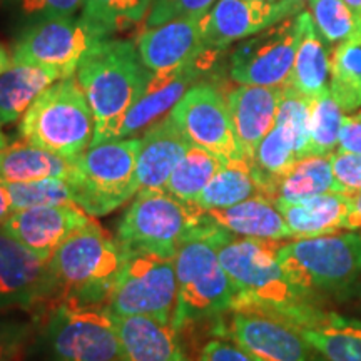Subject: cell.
I'll return each mask as SVG.
<instances>
[{"instance_id":"6da1fadb","label":"cell","mask_w":361,"mask_h":361,"mask_svg":"<svg viewBox=\"0 0 361 361\" xmlns=\"http://www.w3.org/2000/svg\"><path fill=\"white\" fill-rule=\"evenodd\" d=\"M75 74L96 121L90 146L112 141L126 112L141 99L152 78L137 45L112 39L96 45L82 59Z\"/></svg>"},{"instance_id":"d590c367","label":"cell","mask_w":361,"mask_h":361,"mask_svg":"<svg viewBox=\"0 0 361 361\" xmlns=\"http://www.w3.org/2000/svg\"><path fill=\"white\" fill-rule=\"evenodd\" d=\"M151 4L152 0H84L82 16L111 35L139 24Z\"/></svg>"},{"instance_id":"f907efd6","label":"cell","mask_w":361,"mask_h":361,"mask_svg":"<svg viewBox=\"0 0 361 361\" xmlns=\"http://www.w3.org/2000/svg\"><path fill=\"white\" fill-rule=\"evenodd\" d=\"M358 310H360V314H361V300H360V306H358Z\"/></svg>"},{"instance_id":"7a4b0ae2","label":"cell","mask_w":361,"mask_h":361,"mask_svg":"<svg viewBox=\"0 0 361 361\" xmlns=\"http://www.w3.org/2000/svg\"><path fill=\"white\" fill-rule=\"evenodd\" d=\"M228 234L231 233L209 219V224L188 239L176 255L178 303L171 326L179 335L188 326L233 310L236 288L219 259V243Z\"/></svg>"},{"instance_id":"7bdbcfd3","label":"cell","mask_w":361,"mask_h":361,"mask_svg":"<svg viewBox=\"0 0 361 361\" xmlns=\"http://www.w3.org/2000/svg\"><path fill=\"white\" fill-rule=\"evenodd\" d=\"M343 229H346V231H361V191L353 196V204H351V211Z\"/></svg>"},{"instance_id":"ffe728a7","label":"cell","mask_w":361,"mask_h":361,"mask_svg":"<svg viewBox=\"0 0 361 361\" xmlns=\"http://www.w3.org/2000/svg\"><path fill=\"white\" fill-rule=\"evenodd\" d=\"M139 56L151 72H168L192 64L213 49L204 44L201 19H174L147 27L135 40Z\"/></svg>"},{"instance_id":"8fae6325","label":"cell","mask_w":361,"mask_h":361,"mask_svg":"<svg viewBox=\"0 0 361 361\" xmlns=\"http://www.w3.org/2000/svg\"><path fill=\"white\" fill-rule=\"evenodd\" d=\"M111 35L84 16L35 22L13 47L12 61L56 71L62 79L78 72L82 59Z\"/></svg>"},{"instance_id":"60d3db41","label":"cell","mask_w":361,"mask_h":361,"mask_svg":"<svg viewBox=\"0 0 361 361\" xmlns=\"http://www.w3.org/2000/svg\"><path fill=\"white\" fill-rule=\"evenodd\" d=\"M196 361H259L231 338L216 335L202 343Z\"/></svg>"},{"instance_id":"3957f363","label":"cell","mask_w":361,"mask_h":361,"mask_svg":"<svg viewBox=\"0 0 361 361\" xmlns=\"http://www.w3.org/2000/svg\"><path fill=\"white\" fill-rule=\"evenodd\" d=\"M128 255L117 236H112L94 218L57 247L49 259L57 286V305L106 306L117 274Z\"/></svg>"},{"instance_id":"603a6c76","label":"cell","mask_w":361,"mask_h":361,"mask_svg":"<svg viewBox=\"0 0 361 361\" xmlns=\"http://www.w3.org/2000/svg\"><path fill=\"white\" fill-rule=\"evenodd\" d=\"M283 87L238 85L229 90L228 107L239 147L247 161H252L256 149L276 123Z\"/></svg>"},{"instance_id":"5bb4252c","label":"cell","mask_w":361,"mask_h":361,"mask_svg":"<svg viewBox=\"0 0 361 361\" xmlns=\"http://www.w3.org/2000/svg\"><path fill=\"white\" fill-rule=\"evenodd\" d=\"M214 335L231 338L259 361H324L295 326L258 310H231Z\"/></svg>"},{"instance_id":"4316f807","label":"cell","mask_w":361,"mask_h":361,"mask_svg":"<svg viewBox=\"0 0 361 361\" xmlns=\"http://www.w3.org/2000/svg\"><path fill=\"white\" fill-rule=\"evenodd\" d=\"M61 79L56 71L12 61L0 75V123L19 121L35 99Z\"/></svg>"},{"instance_id":"277c9868","label":"cell","mask_w":361,"mask_h":361,"mask_svg":"<svg viewBox=\"0 0 361 361\" xmlns=\"http://www.w3.org/2000/svg\"><path fill=\"white\" fill-rule=\"evenodd\" d=\"M279 241L234 238L219 243V259L236 288L233 310H258L281 318L311 300L293 286L278 259Z\"/></svg>"},{"instance_id":"83f0119b","label":"cell","mask_w":361,"mask_h":361,"mask_svg":"<svg viewBox=\"0 0 361 361\" xmlns=\"http://www.w3.org/2000/svg\"><path fill=\"white\" fill-rule=\"evenodd\" d=\"M329 75H331L329 45L316 30L311 13L303 11V30H301L295 66L288 85L314 99L329 90Z\"/></svg>"},{"instance_id":"bcb514c9","label":"cell","mask_w":361,"mask_h":361,"mask_svg":"<svg viewBox=\"0 0 361 361\" xmlns=\"http://www.w3.org/2000/svg\"><path fill=\"white\" fill-rule=\"evenodd\" d=\"M11 64H12V57L8 56L7 49L0 44V75H2V72L6 71Z\"/></svg>"},{"instance_id":"7402d4cb","label":"cell","mask_w":361,"mask_h":361,"mask_svg":"<svg viewBox=\"0 0 361 361\" xmlns=\"http://www.w3.org/2000/svg\"><path fill=\"white\" fill-rule=\"evenodd\" d=\"M123 361H192L178 331L142 314H112Z\"/></svg>"},{"instance_id":"1f68e13d","label":"cell","mask_w":361,"mask_h":361,"mask_svg":"<svg viewBox=\"0 0 361 361\" xmlns=\"http://www.w3.org/2000/svg\"><path fill=\"white\" fill-rule=\"evenodd\" d=\"M223 164L209 151L192 146L171 174L164 191L183 202H194Z\"/></svg>"},{"instance_id":"cb8c5ba5","label":"cell","mask_w":361,"mask_h":361,"mask_svg":"<svg viewBox=\"0 0 361 361\" xmlns=\"http://www.w3.org/2000/svg\"><path fill=\"white\" fill-rule=\"evenodd\" d=\"M206 216L216 226L234 236L271 239V241L293 239L276 201L261 194L231 207L207 211Z\"/></svg>"},{"instance_id":"681fc988","label":"cell","mask_w":361,"mask_h":361,"mask_svg":"<svg viewBox=\"0 0 361 361\" xmlns=\"http://www.w3.org/2000/svg\"><path fill=\"white\" fill-rule=\"evenodd\" d=\"M264 2H278V0H264Z\"/></svg>"},{"instance_id":"f35d334b","label":"cell","mask_w":361,"mask_h":361,"mask_svg":"<svg viewBox=\"0 0 361 361\" xmlns=\"http://www.w3.org/2000/svg\"><path fill=\"white\" fill-rule=\"evenodd\" d=\"M13 2L25 17L35 22L72 17L84 6V0H13Z\"/></svg>"},{"instance_id":"e0dca14e","label":"cell","mask_w":361,"mask_h":361,"mask_svg":"<svg viewBox=\"0 0 361 361\" xmlns=\"http://www.w3.org/2000/svg\"><path fill=\"white\" fill-rule=\"evenodd\" d=\"M92 219L78 204L37 206L13 211L0 228L40 259L49 261L72 233Z\"/></svg>"},{"instance_id":"ee69618b","label":"cell","mask_w":361,"mask_h":361,"mask_svg":"<svg viewBox=\"0 0 361 361\" xmlns=\"http://www.w3.org/2000/svg\"><path fill=\"white\" fill-rule=\"evenodd\" d=\"M12 214V201L7 184L0 179V224Z\"/></svg>"},{"instance_id":"d6a6232c","label":"cell","mask_w":361,"mask_h":361,"mask_svg":"<svg viewBox=\"0 0 361 361\" xmlns=\"http://www.w3.org/2000/svg\"><path fill=\"white\" fill-rule=\"evenodd\" d=\"M343 117H345V111L341 109L329 90L313 99L305 157L335 154L340 146Z\"/></svg>"},{"instance_id":"52a82bcc","label":"cell","mask_w":361,"mask_h":361,"mask_svg":"<svg viewBox=\"0 0 361 361\" xmlns=\"http://www.w3.org/2000/svg\"><path fill=\"white\" fill-rule=\"evenodd\" d=\"M209 224L192 202L176 200L166 191H141L124 214L117 239L126 255L151 252L176 256L179 247Z\"/></svg>"},{"instance_id":"484cf974","label":"cell","mask_w":361,"mask_h":361,"mask_svg":"<svg viewBox=\"0 0 361 361\" xmlns=\"http://www.w3.org/2000/svg\"><path fill=\"white\" fill-rule=\"evenodd\" d=\"M52 178L78 180L79 169L75 157L69 159L59 156L22 139L0 149V179L6 184Z\"/></svg>"},{"instance_id":"f6af8a7d","label":"cell","mask_w":361,"mask_h":361,"mask_svg":"<svg viewBox=\"0 0 361 361\" xmlns=\"http://www.w3.org/2000/svg\"><path fill=\"white\" fill-rule=\"evenodd\" d=\"M284 4L290 8L291 16H298V13L305 11V6L310 4V0H284Z\"/></svg>"},{"instance_id":"c3c4849f","label":"cell","mask_w":361,"mask_h":361,"mask_svg":"<svg viewBox=\"0 0 361 361\" xmlns=\"http://www.w3.org/2000/svg\"><path fill=\"white\" fill-rule=\"evenodd\" d=\"M2 123H0V149H4L7 146V137H6V134H4V130H2Z\"/></svg>"},{"instance_id":"9c48e42d","label":"cell","mask_w":361,"mask_h":361,"mask_svg":"<svg viewBox=\"0 0 361 361\" xmlns=\"http://www.w3.org/2000/svg\"><path fill=\"white\" fill-rule=\"evenodd\" d=\"M42 340L49 361H123L106 306L64 301L47 311Z\"/></svg>"},{"instance_id":"b9f144b4","label":"cell","mask_w":361,"mask_h":361,"mask_svg":"<svg viewBox=\"0 0 361 361\" xmlns=\"http://www.w3.org/2000/svg\"><path fill=\"white\" fill-rule=\"evenodd\" d=\"M338 149L361 156V109L343 117Z\"/></svg>"},{"instance_id":"44dd1931","label":"cell","mask_w":361,"mask_h":361,"mask_svg":"<svg viewBox=\"0 0 361 361\" xmlns=\"http://www.w3.org/2000/svg\"><path fill=\"white\" fill-rule=\"evenodd\" d=\"M191 147L192 142L176 124L171 112L149 126L137 154V192L164 191L171 174Z\"/></svg>"},{"instance_id":"7c38bea8","label":"cell","mask_w":361,"mask_h":361,"mask_svg":"<svg viewBox=\"0 0 361 361\" xmlns=\"http://www.w3.org/2000/svg\"><path fill=\"white\" fill-rule=\"evenodd\" d=\"M301 30L303 12L239 40L229 61L231 79L238 84L264 87L290 84Z\"/></svg>"},{"instance_id":"ab89813d","label":"cell","mask_w":361,"mask_h":361,"mask_svg":"<svg viewBox=\"0 0 361 361\" xmlns=\"http://www.w3.org/2000/svg\"><path fill=\"white\" fill-rule=\"evenodd\" d=\"M32 335V324L19 319H0V361H13Z\"/></svg>"},{"instance_id":"d4e9b609","label":"cell","mask_w":361,"mask_h":361,"mask_svg":"<svg viewBox=\"0 0 361 361\" xmlns=\"http://www.w3.org/2000/svg\"><path fill=\"white\" fill-rule=\"evenodd\" d=\"M293 239L314 238L343 229L348 218L353 196L324 192L298 202L276 201Z\"/></svg>"},{"instance_id":"9a60e30c","label":"cell","mask_w":361,"mask_h":361,"mask_svg":"<svg viewBox=\"0 0 361 361\" xmlns=\"http://www.w3.org/2000/svg\"><path fill=\"white\" fill-rule=\"evenodd\" d=\"M57 305V286L49 261L0 228V310L51 311Z\"/></svg>"},{"instance_id":"4fadbf2b","label":"cell","mask_w":361,"mask_h":361,"mask_svg":"<svg viewBox=\"0 0 361 361\" xmlns=\"http://www.w3.org/2000/svg\"><path fill=\"white\" fill-rule=\"evenodd\" d=\"M171 116L192 146L206 149L223 162L246 159L238 144L228 101L214 85H191Z\"/></svg>"},{"instance_id":"f546056e","label":"cell","mask_w":361,"mask_h":361,"mask_svg":"<svg viewBox=\"0 0 361 361\" xmlns=\"http://www.w3.org/2000/svg\"><path fill=\"white\" fill-rule=\"evenodd\" d=\"M331 156H306L298 159L279 179L274 201L298 202L324 192H336Z\"/></svg>"},{"instance_id":"5b68a950","label":"cell","mask_w":361,"mask_h":361,"mask_svg":"<svg viewBox=\"0 0 361 361\" xmlns=\"http://www.w3.org/2000/svg\"><path fill=\"white\" fill-rule=\"evenodd\" d=\"M278 259L306 300L346 291L361 276V233L336 231L279 243Z\"/></svg>"},{"instance_id":"f1b7e54d","label":"cell","mask_w":361,"mask_h":361,"mask_svg":"<svg viewBox=\"0 0 361 361\" xmlns=\"http://www.w3.org/2000/svg\"><path fill=\"white\" fill-rule=\"evenodd\" d=\"M259 194L263 196L251 161L238 159L224 162L192 204L207 213L239 204Z\"/></svg>"},{"instance_id":"2e32d148","label":"cell","mask_w":361,"mask_h":361,"mask_svg":"<svg viewBox=\"0 0 361 361\" xmlns=\"http://www.w3.org/2000/svg\"><path fill=\"white\" fill-rule=\"evenodd\" d=\"M293 17L284 0H218L201 19L204 44L213 51H224L239 40Z\"/></svg>"},{"instance_id":"d6986e66","label":"cell","mask_w":361,"mask_h":361,"mask_svg":"<svg viewBox=\"0 0 361 361\" xmlns=\"http://www.w3.org/2000/svg\"><path fill=\"white\" fill-rule=\"evenodd\" d=\"M216 52L219 51H209L201 59H197L196 62L179 67V69L152 72V78L149 80L146 90H144L141 99L126 112L123 121L117 126L112 141L130 137V135L137 134L139 130L147 129L161 117L169 114V111H173V107L188 92V89L194 85L192 82H196L202 71L207 69L211 57Z\"/></svg>"},{"instance_id":"ba28073f","label":"cell","mask_w":361,"mask_h":361,"mask_svg":"<svg viewBox=\"0 0 361 361\" xmlns=\"http://www.w3.org/2000/svg\"><path fill=\"white\" fill-rule=\"evenodd\" d=\"M141 139H116L85 149L75 157L78 204L92 218L109 214L135 196Z\"/></svg>"},{"instance_id":"30bf717a","label":"cell","mask_w":361,"mask_h":361,"mask_svg":"<svg viewBox=\"0 0 361 361\" xmlns=\"http://www.w3.org/2000/svg\"><path fill=\"white\" fill-rule=\"evenodd\" d=\"M178 303L176 256L137 252L126 259L107 298L112 314H142L171 324Z\"/></svg>"},{"instance_id":"4dcf8cb0","label":"cell","mask_w":361,"mask_h":361,"mask_svg":"<svg viewBox=\"0 0 361 361\" xmlns=\"http://www.w3.org/2000/svg\"><path fill=\"white\" fill-rule=\"evenodd\" d=\"M329 92L346 114L361 109V32L333 51Z\"/></svg>"},{"instance_id":"8992f818","label":"cell","mask_w":361,"mask_h":361,"mask_svg":"<svg viewBox=\"0 0 361 361\" xmlns=\"http://www.w3.org/2000/svg\"><path fill=\"white\" fill-rule=\"evenodd\" d=\"M96 130L92 109L78 78L57 80L22 116V141L74 159L90 147Z\"/></svg>"},{"instance_id":"74e56055","label":"cell","mask_w":361,"mask_h":361,"mask_svg":"<svg viewBox=\"0 0 361 361\" xmlns=\"http://www.w3.org/2000/svg\"><path fill=\"white\" fill-rule=\"evenodd\" d=\"M331 171L336 192L356 196L361 191V156L338 151L331 156Z\"/></svg>"},{"instance_id":"836d02e7","label":"cell","mask_w":361,"mask_h":361,"mask_svg":"<svg viewBox=\"0 0 361 361\" xmlns=\"http://www.w3.org/2000/svg\"><path fill=\"white\" fill-rule=\"evenodd\" d=\"M310 13L329 47L361 32V17L345 0H310Z\"/></svg>"},{"instance_id":"ac0fdd59","label":"cell","mask_w":361,"mask_h":361,"mask_svg":"<svg viewBox=\"0 0 361 361\" xmlns=\"http://www.w3.org/2000/svg\"><path fill=\"white\" fill-rule=\"evenodd\" d=\"M281 319L295 326L324 361H361L360 319L322 310L314 301L288 311Z\"/></svg>"},{"instance_id":"e575fe53","label":"cell","mask_w":361,"mask_h":361,"mask_svg":"<svg viewBox=\"0 0 361 361\" xmlns=\"http://www.w3.org/2000/svg\"><path fill=\"white\" fill-rule=\"evenodd\" d=\"M13 211L37 206H61L78 202V186L71 179H40L32 183L7 184Z\"/></svg>"},{"instance_id":"7dc6e473","label":"cell","mask_w":361,"mask_h":361,"mask_svg":"<svg viewBox=\"0 0 361 361\" xmlns=\"http://www.w3.org/2000/svg\"><path fill=\"white\" fill-rule=\"evenodd\" d=\"M345 2L361 17V0H345Z\"/></svg>"},{"instance_id":"8d00e7d4","label":"cell","mask_w":361,"mask_h":361,"mask_svg":"<svg viewBox=\"0 0 361 361\" xmlns=\"http://www.w3.org/2000/svg\"><path fill=\"white\" fill-rule=\"evenodd\" d=\"M218 0H152L147 27H157L174 19H202Z\"/></svg>"}]
</instances>
